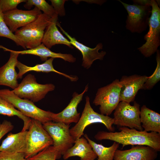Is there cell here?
Masks as SVG:
<instances>
[{
    "instance_id": "1",
    "label": "cell",
    "mask_w": 160,
    "mask_h": 160,
    "mask_svg": "<svg viewBox=\"0 0 160 160\" xmlns=\"http://www.w3.org/2000/svg\"><path fill=\"white\" fill-rule=\"evenodd\" d=\"M119 132L100 131L95 135L97 140H109L122 145H144L151 147L159 152L160 151V133L144 130L139 131L134 128L120 127Z\"/></svg>"
},
{
    "instance_id": "2",
    "label": "cell",
    "mask_w": 160,
    "mask_h": 160,
    "mask_svg": "<svg viewBox=\"0 0 160 160\" xmlns=\"http://www.w3.org/2000/svg\"><path fill=\"white\" fill-rule=\"evenodd\" d=\"M127 10L128 15L125 27L132 33H140L148 26L151 13V0H133L134 4H129L118 0Z\"/></svg>"
},
{
    "instance_id": "3",
    "label": "cell",
    "mask_w": 160,
    "mask_h": 160,
    "mask_svg": "<svg viewBox=\"0 0 160 160\" xmlns=\"http://www.w3.org/2000/svg\"><path fill=\"white\" fill-rule=\"evenodd\" d=\"M0 97L9 102L26 117L37 120L42 124L52 121L54 113L39 108L30 100L19 97L12 90L0 89Z\"/></svg>"
},
{
    "instance_id": "4",
    "label": "cell",
    "mask_w": 160,
    "mask_h": 160,
    "mask_svg": "<svg viewBox=\"0 0 160 160\" xmlns=\"http://www.w3.org/2000/svg\"><path fill=\"white\" fill-rule=\"evenodd\" d=\"M94 123L104 124L109 132H114L115 128L113 118L95 111L92 107L89 96L85 97V103L83 110L78 121L70 129L71 135L75 141L84 135V131L87 127Z\"/></svg>"
},
{
    "instance_id": "5",
    "label": "cell",
    "mask_w": 160,
    "mask_h": 160,
    "mask_svg": "<svg viewBox=\"0 0 160 160\" xmlns=\"http://www.w3.org/2000/svg\"><path fill=\"white\" fill-rule=\"evenodd\" d=\"M51 19L42 13L34 21L17 30L15 34L26 48H34L42 43L45 30Z\"/></svg>"
},
{
    "instance_id": "6",
    "label": "cell",
    "mask_w": 160,
    "mask_h": 160,
    "mask_svg": "<svg viewBox=\"0 0 160 160\" xmlns=\"http://www.w3.org/2000/svg\"><path fill=\"white\" fill-rule=\"evenodd\" d=\"M151 13L148 23L149 29L144 36L145 43L137 49L148 57L156 52L160 45V9L156 0H151Z\"/></svg>"
},
{
    "instance_id": "7",
    "label": "cell",
    "mask_w": 160,
    "mask_h": 160,
    "mask_svg": "<svg viewBox=\"0 0 160 160\" xmlns=\"http://www.w3.org/2000/svg\"><path fill=\"white\" fill-rule=\"evenodd\" d=\"M28 131L25 159H28L52 145V139L40 121L31 119Z\"/></svg>"
},
{
    "instance_id": "8",
    "label": "cell",
    "mask_w": 160,
    "mask_h": 160,
    "mask_svg": "<svg viewBox=\"0 0 160 160\" xmlns=\"http://www.w3.org/2000/svg\"><path fill=\"white\" fill-rule=\"evenodd\" d=\"M55 88V86L52 84L38 83L34 75L29 74L12 91L19 97L35 103L44 98L49 92L53 91Z\"/></svg>"
},
{
    "instance_id": "9",
    "label": "cell",
    "mask_w": 160,
    "mask_h": 160,
    "mask_svg": "<svg viewBox=\"0 0 160 160\" xmlns=\"http://www.w3.org/2000/svg\"><path fill=\"white\" fill-rule=\"evenodd\" d=\"M121 85L119 79L98 89L93 103L99 105L100 114L108 116L114 110L119 103Z\"/></svg>"
},
{
    "instance_id": "10",
    "label": "cell",
    "mask_w": 160,
    "mask_h": 160,
    "mask_svg": "<svg viewBox=\"0 0 160 160\" xmlns=\"http://www.w3.org/2000/svg\"><path fill=\"white\" fill-rule=\"evenodd\" d=\"M42 125L52 139V146L57 152L59 159H60L75 143L70 134V125L52 121L42 124Z\"/></svg>"
},
{
    "instance_id": "11",
    "label": "cell",
    "mask_w": 160,
    "mask_h": 160,
    "mask_svg": "<svg viewBox=\"0 0 160 160\" xmlns=\"http://www.w3.org/2000/svg\"><path fill=\"white\" fill-rule=\"evenodd\" d=\"M140 105L135 101L133 105L120 101L114 110L113 124L120 127L143 130L140 120Z\"/></svg>"
},
{
    "instance_id": "12",
    "label": "cell",
    "mask_w": 160,
    "mask_h": 160,
    "mask_svg": "<svg viewBox=\"0 0 160 160\" xmlns=\"http://www.w3.org/2000/svg\"><path fill=\"white\" fill-rule=\"evenodd\" d=\"M41 11L35 7L32 9L25 10L16 9L3 13L4 21L10 30L15 32L36 20L41 14Z\"/></svg>"
},
{
    "instance_id": "13",
    "label": "cell",
    "mask_w": 160,
    "mask_h": 160,
    "mask_svg": "<svg viewBox=\"0 0 160 160\" xmlns=\"http://www.w3.org/2000/svg\"><path fill=\"white\" fill-rule=\"evenodd\" d=\"M57 25L69 39L71 45L81 52L82 55L81 65L84 68L88 69L91 67L94 61L98 59L101 60L103 59L106 54V52L103 51H99L103 48V45L102 43L98 44L94 48H91L79 42L75 38L71 37L63 29L58 22Z\"/></svg>"
},
{
    "instance_id": "14",
    "label": "cell",
    "mask_w": 160,
    "mask_h": 160,
    "mask_svg": "<svg viewBox=\"0 0 160 160\" xmlns=\"http://www.w3.org/2000/svg\"><path fill=\"white\" fill-rule=\"evenodd\" d=\"M148 78L146 76L136 74L123 76L119 80L121 86L120 101L129 103L133 102L138 90L143 89L144 84Z\"/></svg>"
},
{
    "instance_id": "15",
    "label": "cell",
    "mask_w": 160,
    "mask_h": 160,
    "mask_svg": "<svg viewBox=\"0 0 160 160\" xmlns=\"http://www.w3.org/2000/svg\"><path fill=\"white\" fill-rule=\"evenodd\" d=\"M88 89V85L87 84L81 93L79 94L74 92L72 95V98L66 107L60 113H53L52 121L61 122L68 125L72 123L76 124L80 117V113L77 110L78 106Z\"/></svg>"
},
{
    "instance_id": "16",
    "label": "cell",
    "mask_w": 160,
    "mask_h": 160,
    "mask_svg": "<svg viewBox=\"0 0 160 160\" xmlns=\"http://www.w3.org/2000/svg\"><path fill=\"white\" fill-rule=\"evenodd\" d=\"M157 156L158 151L150 146L132 145L127 150L117 149L113 160H155Z\"/></svg>"
},
{
    "instance_id": "17",
    "label": "cell",
    "mask_w": 160,
    "mask_h": 160,
    "mask_svg": "<svg viewBox=\"0 0 160 160\" xmlns=\"http://www.w3.org/2000/svg\"><path fill=\"white\" fill-rule=\"evenodd\" d=\"M10 52L8 61L0 68V85L8 87L14 89L18 86L17 73L15 70L19 54Z\"/></svg>"
},
{
    "instance_id": "18",
    "label": "cell",
    "mask_w": 160,
    "mask_h": 160,
    "mask_svg": "<svg viewBox=\"0 0 160 160\" xmlns=\"http://www.w3.org/2000/svg\"><path fill=\"white\" fill-rule=\"evenodd\" d=\"M1 48L5 51L12 52L19 54H30L38 56L40 57L42 61H46L48 57L55 58H60L65 61L70 63H73L76 60V59L73 55L70 54H62L53 52L46 47L43 43L38 46L31 49L22 51H15L7 49L0 45Z\"/></svg>"
},
{
    "instance_id": "19",
    "label": "cell",
    "mask_w": 160,
    "mask_h": 160,
    "mask_svg": "<svg viewBox=\"0 0 160 160\" xmlns=\"http://www.w3.org/2000/svg\"><path fill=\"white\" fill-rule=\"evenodd\" d=\"M28 131H22L16 134L9 133L0 145V151L22 153L26 151Z\"/></svg>"
},
{
    "instance_id": "20",
    "label": "cell",
    "mask_w": 160,
    "mask_h": 160,
    "mask_svg": "<svg viewBox=\"0 0 160 160\" xmlns=\"http://www.w3.org/2000/svg\"><path fill=\"white\" fill-rule=\"evenodd\" d=\"M74 144L63 155L64 160L74 156L79 157L80 160H95L97 158L91 145L84 137L76 140Z\"/></svg>"
},
{
    "instance_id": "21",
    "label": "cell",
    "mask_w": 160,
    "mask_h": 160,
    "mask_svg": "<svg viewBox=\"0 0 160 160\" xmlns=\"http://www.w3.org/2000/svg\"><path fill=\"white\" fill-rule=\"evenodd\" d=\"M51 18L50 23L45 30L42 43L49 49L57 44H64L73 48L69 40L64 37L57 26L58 16Z\"/></svg>"
},
{
    "instance_id": "22",
    "label": "cell",
    "mask_w": 160,
    "mask_h": 160,
    "mask_svg": "<svg viewBox=\"0 0 160 160\" xmlns=\"http://www.w3.org/2000/svg\"><path fill=\"white\" fill-rule=\"evenodd\" d=\"M54 59V58H50L44 63L36 65L33 66H28L18 61L16 65V67L19 70L17 79H21L25 74L29 71H35L46 73L54 72L66 77L72 81H76L78 80V78L77 76L68 75L55 69L52 63Z\"/></svg>"
},
{
    "instance_id": "23",
    "label": "cell",
    "mask_w": 160,
    "mask_h": 160,
    "mask_svg": "<svg viewBox=\"0 0 160 160\" xmlns=\"http://www.w3.org/2000/svg\"><path fill=\"white\" fill-rule=\"evenodd\" d=\"M140 120L145 131L160 133V114L147 108L145 105L141 108Z\"/></svg>"
},
{
    "instance_id": "24",
    "label": "cell",
    "mask_w": 160,
    "mask_h": 160,
    "mask_svg": "<svg viewBox=\"0 0 160 160\" xmlns=\"http://www.w3.org/2000/svg\"><path fill=\"white\" fill-rule=\"evenodd\" d=\"M84 135L97 155V160H113L115 152L119 146V143L114 142L112 145L106 147L92 140L87 134Z\"/></svg>"
},
{
    "instance_id": "25",
    "label": "cell",
    "mask_w": 160,
    "mask_h": 160,
    "mask_svg": "<svg viewBox=\"0 0 160 160\" xmlns=\"http://www.w3.org/2000/svg\"><path fill=\"white\" fill-rule=\"evenodd\" d=\"M0 115L8 116H16L23 121L22 131L28 130L31 119L23 115L9 102L0 97Z\"/></svg>"
},
{
    "instance_id": "26",
    "label": "cell",
    "mask_w": 160,
    "mask_h": 160,
    "mask_svg": "<svg viewBox=\"0 0 160 160\" xmlns=\"http://www.w3.org/2000/svg\"><path fill=\"white\" fill-rule=\"evenodd\" d=\"M33 6L42 11L44 14L51 18H53L58 15L56 13L54 8L45 0H28L24 5V7L28 9Z\"/></svg>"
},
{
    "instance_id": "27",
    "label": "cell",
    "mask_w": 160,
    "mask_h": 160,
    "mask_svg": "<svg viewBox=\"0 0 160 160\" xmlns=\"http://www.w3.org/2000/svg\"><path fill=\"white\" fill-rule=\"evenodd\" d=\"M0 37L7 38L13 41L18 46L25 50L26 48L21 41L9 29L6 24L3 17V13L0 7Z\"/></svg>"
},
{
    "instance_id": "28",
    "label": "cell",
    "mask_w": 160,
    "mask_h": 160,
    "mask_svg": "<svg viewBox=\"0 0 160 160\" xmlns=\"http://www.w3.org/2000/svg\"><path fill=\"white\" fill-rule=\"evenodd\" d=\"M156 52V59L157 66L153 74L146 80L144 84L143 89H150L160 80V52L158 49Z\"/></svg>"
},
{
    "instance_id": "29",
    "label": "cell",
    "mask_w": 160,
    "mask_h": 160,
    "mask_svg": "<svg viewBox=\"0 0 160 160\" xmlns=\"http://www.w3.org/2000/svg\"><path fill=\"white\" fill-rule=\"evenodd\" d=\"M27 159L30 160H56L59 158L57 151L52 145Z\"/></svg>"
},
{
    "instance_id": "30",
    "label": "cell",
    "mask_w": 160,
    "mask_h": 160,
    "mask_svg": "<svg viewBox=\"0 0 160 160\" xmlns=\"http://www.w3.org/2000/svg\"><path fill=\"white\" fill-rule=\"evenodd\" d=\"M26 0H0V7L3 13L17 9L20 4L26 2Z\"/></svg>"
},
{
    "instance_id": "31",
    "label": "cell",
    "mask_w": 160,
    "mask_h": 160,
    "mask_svg": "<svg viewBox=\"0 0 160 160\" xmlns=\"http://www.w3.org/2000/svg\"><path fill=\"white\" fill-rule=\"evenodd\" d=\"M24 158V153L0 151V160H23Z\"/></svg>"
},
{
    "instance_id": "32",
    "label": "cell",
    "mask_w": 160,
    "mask_h": 160,
    "mask_svg": "<svg viewBox=\"0 0 160 160\" xmlns=\"http://www.w3.org/2000/svg\"><path fill=\"white\" fill-rule=\"evenodd\" d=\"M52 6L56 13L58 16H64L65 15V12L64 5L65 0H50Z\"/></svg>"
},
{
    "instance_id": "33",
    "label": "cell",
    "mask_w": 160,
    "mask_h": 160,
    "mask_svg": "<svg viewBox=\"0 0 160 160\" xmlns=\"http://www.w3.org/2000/svg\"><path fill=\"white\" fill-rule=\"evenodd\" d=\"M14 126L9 121L4 120L2 123L0 122V140L7 133L12 131Z\"/></svg>"
},
{
    "instance_id": "34",
    "label": "cell",
    "mask_w": 160,
    "mask_h": 160,
    "mask_svg": "<svg viewBox=\"0 0 160 160\" xmlns=\"http://www.w3.org/2000/svg\"><path fill=\"white\" fill-rule=\"evenodd\" d=\"M91 4H96L100 5H102L106 1V0H83Z\"/></svg>"
},
{
    "instance_id": "35",
    "label": "cell",
    "mask_w": 160,
    "mask_h": 160,
    "mask_svg": "<svg viewBox=\"0 0 160 160\" xmlns=\"http://www.w3.org/2000/svg\"><path fill=\"white\" fill-rule=\"evenodd\" d=\"M23 160H30L28 159L24 158Z\"/></svg>"
}]
</instances>
